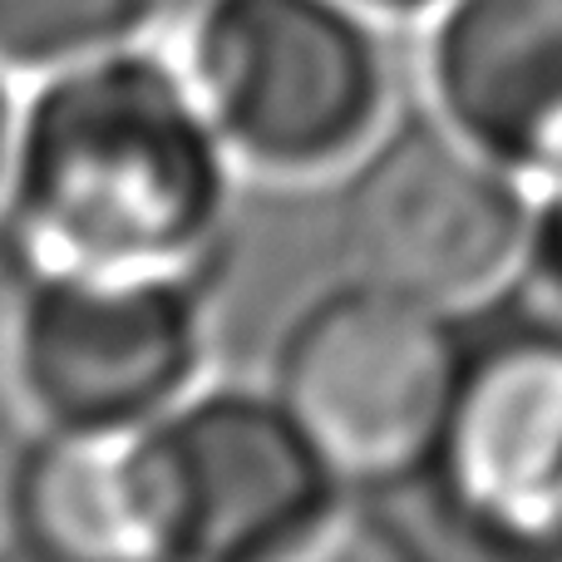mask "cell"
I'll return each mask as SVG.
<instances>
[{
	"instance_id": "6da1fadb",
	"label": "cell",
	"mask_w": 562,
	"mask_h": 562,
	"mask_svg": "<svg viewBox=\"0 0 562 562\" xmlns=\"http://www.w3.org/2000/svg\"><path fill=\"white\" fill-rule=\"evenodd\" d=\"M237 173L164 35L75 59L20 89L0 262L10 277H223Z\"/></svg>"
},
{
	"instance_id": "7a4b0ae2",
	"label": "cell",
	"mask_w": 562,
	"mask_h": 562,
	"mask_svg": "<svg viewBox=\"0 0 562 562\" xmlns=\"http://www.w3.org/2000/svg\"><path fill=\"white\" fill-rule=\"evenodd\" d=\"M390 508L439 553L562 562V306L518 281L469 311L445 429Z\"/></svg>"
},
{
	"instance_id": "3957f363",
	"label": "cell",
	"mask_w": 562,
	"mask_h": 562,
	"mask_svg": "<svg viewBox=\"0 0 562 562\" xmlns=\"http://www.w3.org/2000/svg\"><path fill=\"white\" fill-rule=\"evenodd\" d=\"M360 0H193L168 45L237 168L340 173L395 114V55Z\"/></svg>"
},
{
	"instance_id": "277c9868",
	"label": "cell",
	"mask_w": 562,
	"mask_h": 562,
	"mask_svg": "<svg viewBox=\"0 0 562 562\" xmlns=\"http://www.w3.org/2000/svg\"><path fill=\"white\" fill-rule=\"evenodd\" d=\"M464 366V316L340 272L272 346L267 385L356 498H400L419 479Z\"/></svg>"
},
{
	"instance_id": "5b68a950",
	"label": "cell",
	"mask_w": 562,
	"mask_h": 562,
	"mask_svg": "<svg viewBox=\"0 0 562 562\" xmlns=\"http://www.w3.org/2000/svg\"><path fill=\"white\" fill-rule=\"evenodd\" d=\"M528 227L533 183L459 134L429 99L395 104L336 173L330 237L340 272L459 316L524 281Z\"/></svg>"
},
{
	"instance_id": "8992f818",
	"label": "cell",
	"mask_w": 562,
	"mask_h": 562,
	"mask_svg": "<svg viewBox=\"0 0 562 562\" xmlns=\"http://www.w3.org/2000/svg\"><path fill=\"white\" fill-rule=\"evenodd\" d=\"M154 562H281L321 548L356 494L267 385H203L134 429Z\"/></svg>"
},
{
	"instance_id": "52a82bcc",
	"label": "cell",
	"mask_w": 562,
	"mask_h": 562,
	"mask_svg": "<svg viewBox=\"0 0 562 562\" xmlns=\"http://www.w3.org/2000/svg\"><path fill=\"white\" fill-rule=\"evenodd\" d=\"M5 375L35 425L134 435L207 366L217 272L10 277Z\"/></svg>"
},
{
	"instance_id": "ba28073f",
	"label": "cell",
	"mask_w": 562,
	"mask_h": 562,
	"mask_svg": "<svg viewBox=\"0 0 562 562\" xmlns=\"http://www.w3.org/2000/svg\"><path fill=\"white\" fill-rule=\"evenodd\" d=\"M419 79L524 183H562V0H439Z\"/></svg>"
},
{
	"instance_id": "9c48e42d",
	"label": "cell",
	"mask_w": 562,
	"mask_h": 562,
	"mask_svg": "<svg viewBox=\"0 0 562 562\" xmlns=\"http://www.w3.org/2000/svg\"><path fill=\"white\" fill-rule=\"evenodd\" d=\"M0 548L35 562H154L134 435L30 429L0 488Z\"/></svg>"
},
{
	"instance_id": "30bf717a",
	"label": "cell",
	"mask_w": 562,
	"mask_h": 562,
	"mask_svg": "<svg viewBox=\"0 0 562 562\" xmlns=\"http://www.w3.org/2000/svg\"><path fill=\"white\" fill-rule=\"evenodd\" d=\"M168 0H0V69L40 79L75 59L158 35Z\"/></svg>"
},
{
	"instance_id": "8fae6325",
	"label": "cell",
	"mask_w": 562,
	"mask_h": 562,
	"mask_svg": "<svg viewBox=\"0 0 562 562\" xmlns=\"http://www.w3.org/2000/svg\"><path fill=\"white\" fill-rule=\"evenodd\" d=\"M524 286L562 306V183L533 188V227H528Z\"/></svg>"
},
{
	"instance_id": "7c38bea8",
	"label": "cell",
	"mask_w": 562,
	"mask_h": 562,
	"mask_svg": "<svg viewBox=\"0 0 562 562\" xmlns=\"http://www.w3.org/2000/svg\"><path fill=\"white\" fill-rule=\"evenodd\" d=\"M20 79L0 69V188H5V168H10V148H15V119H20Z\"/></svg>"
},
{
	"instance_id": "4fadbf2b",
	"label": "cell",
	"mask_w": 562,
	"mask_h": 562,
	"mask_svg": "<svg viewBox=\"0 0 562 562\" xmlns=\"http://www.w3.org/2000/svg\"><path fill=\"white\" fill-rule=\"evenodd\" d=\"M360 5H370L375 15H385V20H400V15H429L439 0H360Z\"/></svg>"
}]
</instances>
